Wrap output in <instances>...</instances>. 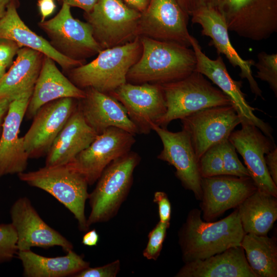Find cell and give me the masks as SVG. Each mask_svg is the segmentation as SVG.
Here are the masks:
<instances>
[{
    "instance_id": "obj_31",
    "label": "cell",
    "mask_w": 277,
    "mask_h": 277,
    "mask_svg": "<svg viewBox=\"0 0 277 277\" xmlns=\"http://www.w3.org/2000/svg\"><path fill=\"white\" fill-rule=\"evenodd\" d=\"M257 56L258 61L254 64L257 69L255 77L267 82L276 96L277 54H268L262 51Z\"/></svg>"
},
{
    "instance_id": "obj_6",
    "label": "cell",
    "mask_w": 277,
    "mask_h": 277,
    "mask_svg": "<svg viewBox=\"0 0 277 277\" xmlns=\"http://www.w3.org/2000/svg\"><path fill=\"white\" fill-rule=\"evenodd\" d=\"M19 179L30 186L41 189L63 204L77 220L80 230L87 231L85 214L88 199V183L85 178L67 165L47 166L18 174Z\"/></svg>"
},
{
    "instance_id": "obj_5",
    "label": "cell",
    "mask_w": 277,
    "mask_h": 277,
    "mask_svg": "<svg viewBox=\"0 0 277 277\" xmlns=\"http://www.w3.org/2000/svg\"><path fill=\"white\" fill-rule=\"evenodd\" d=\"M161 86L167 108L156 124L162 127L206 108L232 105L225 94L195 71L182 80Z\"/></svg>"
},
{
    "instance_id": "obj_34",
    "label": "cell",
    "mask_w": 277,
    "mask_h": 277,
    "mask_svg": "<svg viewBox=\"0 0 277 277\" xmlns=\"http://www.w3.org/2000/svg\"><path fill=\"white\" fill-rule=\"evenodd\" d=\"M16 243V233L12 224H0V263L13 258L17 252Z\"/></svg>"
},
{
    "instance_id": "obj_27",
    "label": "cell",
    "mask_w": 277,
    "mask_h": 277,
    "mask_svg": "<svg viewBox=\"0 0 277 277\" xmlns=\"http://www.w3.org/2000/svg\"><path fill=\"white\" fill-rule=\"evenodd\" d=\"M67 253L65 256L49 258L31 250L17 252L23 267V274L27 277L73 276L89 267L90 263L72 250Z\"/></svg>"
},
{
    "instance_id": "obj_22",
    "label": "cell",
    "mask_w": 277,
    "mask_h": 277,
    "mask_svg": "<svg viewBox=\"0 0 277 277\" xmlns=\"http://www.w3.org/2000/svg\"><path fill=\"white\" fill-rule=\"evenodd\" d=\"M85 96L78 106L88 125L98 135L109 127L123 129L133 135L140 134L123 106L109 94L92 88L84 89Z\"/></svg>"
},
{
    "instance_id": "obj_45",
    "label": "cell",
    "mask_w": 277,
    "mask_h": 277,
    "mask_svg": "<svg viewBox=\"0 0 277 277\" xmlns=\"http://www.w3.org/2000/svg\"><path fill=\"white\" fill-rule=\"evenodd\" d=\"M10 0H0V18L4 15Z\"/></svg>"
},
{
    "instance_id": "obj_11",
    "label": "cell",
    "mask_w": 277,
    "mask_h": 277,
    "mask_svg": "<svg viewBox=\"0 0 277 277\" xmlns=\"http://www.w3.org/2000/svg\"><path fill=\"white\" fill-rule=\"evenodd\" d=\"M135 142L134 135L118 128L109 127L66 165L92 185L110 163L130 152Z\"/></svg>"
},
{
    "instance_id": "obj_30",
    "label": "cell",
    "mask_w": 277,
    "mask_h": 277,
    "mask_svg": "<svg viewBox=\"0 0 277 277\" xmlns=\"http://www.w3.org/2000/svg\"><path fill=\"white\" fill-rule=\"evenodd\" d=\"M241 246L249 265L257 277L277 276V245L275 238L245 233Z\"/></svg>"
},
{
    "instance_id": "obj_15",
    "label": "cell",
    "mask_w": 277,
    "mask_h": 277,
    "mask_svg": "<svg viewBox=\"0 0 277 277\" xmlns=\"http://www.w3.org/2000/svg\"><path fill=\"white\" fill-rule=\"evenodd\" d=\"M241 124V128L233 131L228 139L243 157L257 189L277 197V185L270 176L265 161V155L276 147L274 140L253 124Z\"/></svg>"
},
{
    "instance_id": "obj_1",
    "label": "cell",
    "mask_w": 277,
    "mask_h": 277,
    "mask_svg": "<svg viewBox=\"0 0 277 277\" xmlns=\"http://www.w3.org/2000/svg\"><path fill=\"white\" fill-rule=\"evenodd\" d=\"M142 51L130 68L127 82L163 85L182 80L194 71L192 49L179 44L140 36Z\"/></svg>"
},
{
    "instance_id": "obj_14",
    "label": "cell",
    "mask_w": 277,
    "mask_h": 277,
    "mask_svg": "<svg viewBox=\"0 0 277 277\" xmlns=\"http://www.w3.org/2000/svg\"><path fill=\"white\" fill-rule=\"evenodd\" d=\"M190 40L196 58L194 71L211 80L230 98L232 105L242 120L241 123L253 124L265 135L273 140L272 127L255 115L253 112L255 108L247 103L246 95L241 90L242 82L232 78L222 57L220 55L215 60L209 58L202 51L199 42L194 37L191 35Z\"/></svg>"
},
{
    "instance_id": "obj_21",
    "label": "cell",
    "mask_w": 277,
    "mask_h": 277,
    "mask_svg": "<svg viewBox=\"0 0 277 277\" xmlns=\"http://www.w3.org/2000/svg\"><path fill=\"white\" fill-rule=\"evenodd\" d=\"M33 89L29 88L17 95L11 102L5 116L0 138V177L18 174L26 169L29 158L19 132Z\"/></svg>"
},
{
    "instance_id": "obj_42",
    "label": "cell",
    "mask_w": 277,
    "mask_h": 277,
    "mask_svg": "<svg viewBox=\"0 0 277 277\" xmlns=\"http://www.w3.org/2000/svg\"><path fill=\"white\" fill-rule=\"evenodd\" d=\"M16 96L0 97V138L2 135L4 121L8 111L10 104Z\"/></svg>"
},
{
    "instance_id": "obj_19",
    "label": "cell",
    "mask_w": 277,
    "mask_h": 277,
    "mask_svg": "<svg viewBox=\"0 0 277 277\" xmlns=\"http://www.w3.org/2000/svg\"><path fill=\"white\" fill-rule=\"evenodd\" d=\"M151 129L160 137L163 149L157 158L167 162L175 169V176L183 187L193 192L195 197L202 196L201 176L198 160L188 133L183 129L173 132L156 124H151Z\"/></svg>"
},
{
    "instance_id": "obj_9",
    "label": "cell",
    "mask_w": 277,
    "mask_h": 277,
    "mask_svg": "<svg viewBox=\"0 0 277 277\" xmlns=\"http://www.w3.org/2000/svg\"><path fill=\"white\" fill-rule=\"evenodd\" d=\"M223 14L229 31L252 41L277 31V0H209Z\"/></svg>"
},
{
    "instance_id": "obj_13",
    "label": "cell",
    "mask_w": 277,
    "mask_h": 277,
    "mask_svg": "<svg viewBox=\"0 0 277 277\" xmlns=\"http://www.w3.org/2000/svg\"><path fill=\"white\" fill-rule=\"evenodd\" d=\"M188 14L179 0H150L139 21L138 36L190 47Z\"/></svg>"
},
{
    "instance_id": "obj_36",
    "label": "cell",
    "mask_w": 277,
    "mask_h": 277,
    "mask_svg": "<svg viewBox=\"0 0 277 277\" xmlns=\"http://www.w3.org/2000/svg\"><path fill=\"white\" fill-rule=\"evenodd\" d=\"M120 270V262L116 260L101 267H88L77 273L75 277H115Z\"/></svg>"
},
{
    "instance_id": "obj_25",
    "label": "cell",
    "mask_w": 277,
    "mask_h": 277,
    "mask_svg": "<svg viewBox=\"0 0 277 277\" xmlns=\"http://www.w3.org/2000/svg\"><path fill=\"white\" fill-rule=\"evenodd\" d=\"M97 135L85 121L77 104L47 152L45 166L68 164L88 147Z\"/></svg>"
},
{
    "instance_id": "obj_20",
    "label": "cell",
    "mask_w": 277,
    "mask_h": 277,
    "mask_svg": "<svg viewBox=\"0 0 277 277\" xmlns=\"http://www.w3.org/2000/svg\"><path fill=\"white\" fill-rule=\"evenodd\" d=\"M201 208L205 221H212L237 208L257 188L250 177L221 175L201 179Z\"/></svg>"
},
{
    "instance_id": "obj_12",
    "label": "cell",
    "mask_w": 277,
    "mask_h": 277,
    "mask_svg": "<svg viewBox=\"0 0 277 277\" xmlns=\"http://www.w3.org/2000/svg\"><path fill=\"white\" fill-rule=\"evenodd\" d=\"M196 156L229 137L242 120L232 105L206 108L181 120Z\"/></svg>"
},
{
    "instance_id": "obj_41",
    "label": "cell",
    "mask_w": 277,
    "mask_h": 277,
    "mask_svg": "<svg viewBox=\"0 0 277 277\" xmlns=\"http://www.w3.org/2000/svg\"><path fill=\"white\" fill-rule=\"evenodd\" d=\"M70 7H75L83 9L85 13L91 11L98 0H61Z\"/></svg>"
},
{
    "instance_id": "obj_24",
    "label": "cell",
    "mask_w": 277,
    "mask_h": 277,
    "mask_svg": "<svg viewBox=\"0 0 277 277\" xmlns=\"http://www.w3.org/2000/svg\"><path fill=\"white\" fill-rule=\"evenodd\" d=\"M0 37L6 38L27 47L39 51L52 58L65 72L85 64L73 60L58 53L48 41L32 31L23 22L17 10L15 0H10L4 15L0 18Z\"/></svg>"
},
{
    "instance_id": "obj_28",
    "label": "cell",
    "mask_w": 277,
    "mask_h": 277,
    "mask_svg": "<svg viewBox=\"0 0 277 277\" xmlns=\"http://www.w3.org/2000/svg\"><path fill=\"white\" fill-rule=\"evenodd\" d=\"M44 56L39 51L21 48L15 60L0 81V97L16 96L34 87Z\"/></svg>"
},
{
    "instance_id": "obj_39",
    "label": "cell",
    "mask_w": 277,
    "mask_h": 277,
    "mask_svg": "<svg viewBox=\"0 0 277 277\" xmlns=\"http://www.w3.org/2000/svg\"><path fill=\"white\" fill-rule=\"evenodd\" d=\"M265 163L272 181L277 185V147L265 156Z\"/></svg>"
},
{
    "instance_id": "obj_2",
    "label": "cell",
    "mask_w": 277,
    "mask_h": 277,
    "mask_svg": "<svg viewBox=\"0 0 277 277\" xmlns=\"http://www.w3.org/2000/svg\"><path fill=\"white\" fill-rule=\"evenodd\" d=\"M245 234L237 209L213 222L203 221L201 211L193 209L179 234L183 260L185 263L203 260L240 246Z\"/></svg>"
},
{
    "instance_id": "obj_18",
    "label": "cell",
    "mask_w": 277,
    "mask_h": 277,
    "mask_svg": "<svg viewBox=\"0 0 277 277\" xmlns=\"http://www.w3.org/2000/svg\"><path fill=\"white\" fill-rule=\"evenodd\" d=\"M76 99L66 97L42 106L23 136L24 146L29 158L47 154L55 138L76 107Z\"/></svg>"
},
{
    "instance_id": "obj_17",
    "label": "cell",
    "mask_w": 277,
    "mask_h": 277,
    "mask_svg": "<svg viewBox=\"0 0 277 277\" xmlns=\"http://www.w3.org/2000/svg\"><path fill=\"white\" fill-rule=\"evenodd\" d=\"M10 216L16 233L17 251L55 246L66 252L73 249L72 244L44 221L27 197H19L14 203Z\"/></svg>"
},
{
    "instance_id": "obj_26",
    "label": "cell",
    "mask_w": 277,
    "mask_h": 277,
    "mask_svg": "<svg viewBox=\"0 0 277 277\" xmlns=\"http://www.w3.org/2000/svg\"><path fill=\"white\" fill-rule=\"evenodd\" d=\"M176 277H257L244 249L236 246L203 260L185 263Z\"/></svg>"
},
{
    "instance_id": "obj_29",
    "label": "cell",
    "mask_w": 277,
    "mask_h": 277,
    "mask_svg": "<svg viewBox=\"0 0 277 277\" xmlns=\"http://www.w3.org/2000/svg\"><path fill=\"white\" fill-rule=\"evenodd\" d=\"M237 209L245 233L267 235L277 219L276 197L257 189Z\"/></svg>"
},
{
    "instance_id": "obj_46",
    "label": "cell",
    "mask_w": 277,
    "mask_h": 277,
    "mask_svg": "<svg viewBox=\"0 0 277 277\" xmlns=\"http://www.w3.org/2000/svg\"><path fill=\"white\" fill-rule=\"evenodd\" d=\"M7 68L0 64V81L7 71Z\"/></svg>"
},
{
    "instance_id": "obj_44",
    "label": "cell",
    "mask_w": 277,
    "mask_h": 277,
    "mask_svg": "<svg viewBox=\"0 0 277 277\" xmlns=\"http://www.w3.org/2000/svg\"><path fill=\"white\" fill-rule=\"evenodd\" d=\"M128 6L142 12L145 10L150 0H122Z\"/></svg>"
},
{
    "instance_id": "obj_32",
    "label": "cell",
    "mask_w": 277,
    "mask_h": 277,
    "mask_svg": "<svg viewBox=\"0 0 277 277\" xmlns=\"http://www.w3.org/2000/svg\"><path fill=\"white\" fill-rule=\"evenodd\" d=\"M222 156L224 175L237 177H250L245 166L240 161L236 150L229 141L226 139L219 143Z\"/></svg>"
},
{
    "instance_id": "obj_16",
    "label": "cell",
    "mask_w": 277,
    "mask_h": 277,
    "mask_svg": "<svg viewBox=\"0 0 277 277\" xmlns=\"http://www.w3.org/2000/svg\"><path fill=\"white\" fill-rule=\"evenodd\" d=\"M109 94L123 106L140 134L150 133L151 124H156L166 112L161 85L126 82Z\"/></svg>"
},
{
    "instance_id": "obj_7",
    "label": "cell",
    "mask_w": 277,
    "mask_h": 277,
    "mask_svg": "<svg viewBox=\"0 0 277 277\" xmlns=\"http://www.w3.org/2000/svg\"><path fill=\"white\" fill-rule=\"evenodd\" d=\"M181 6L191 16L192 23L202 27V34L211 39L209 45L214 47L218 55H224L233 67L240 69L241 77L247 79L255 97L264 99L262 91L252 75L251 67L255 61L243 59L232 46L225 18L219 9L209 0H183Z\"/></svg>"
},
{
    "instance_id": "obj_3",
    "label": "cell",
    "mask_w": 277,
    "mask_h": 277,
    "mask_svg": "<svg viewBox=\"0 0 277 277\" xmlns=\"http://www.w3.org/2000/svg\"><path fill=\"white\" fill-rule=\"evenodd\" d=\"M142 51L140 37L126 44L101 50L93 61L67 72L69 80L82 89L110 93L127 82L130 68Z\"/></svg>"
},
{
    "instance_id": "obj_40",
    "label": "cell",
    "mask_w": 277,
    "mask_h": 277,
    "mask_svg": "<svg viewBox=\"0 0 277 277\" xmlns=\"http://www.w3.org/2000/svg\"><path fill=\"white\" fill-rule=\"evenodd\" d=\"M37 6L41 15V22L44 21L46 17L52 14L56 8L53 0H38Z\"/></svg>"
},
{
    "instance_id": "obj_37",
    "label": "cell",
    "mask_w": 277,
    "mask_h": 277,
    "mask_svg": "<svg viewBox=\"0 0 277 277\" xmlns=\"http://www.w3.org/2000/svg\"><path fill=\"white\" fill-rule=\"evenodd\" d=\"M21 48L22 47L13 41L0 37V64L7 68H9Z\"/></svg>"
},
{
    "instance_id": "obj_4",
    "label": "cell",
    "mask_w": 277,
    "mask_h": 277,
    "mask_svg": "<svg viewBox=\"0 0 277 277\" xmlns=\"http://www.w3.org/2000/svg\"><path fill=\"white\" fill-rule=\"evenodd\" d=\"M141 161L136 152L130 151L114 160L103 171L88 199L91 212L87 226L107 222L117 213L130 190L133 174Z\"/></svg>"
},
{
    "instance_id": "obj_38",
    "label": "cell",
    "mask_w": 277,
    "mask_h": 277,
    "mask_svg": "<svg viewBox=\"0 0 277 277\" xmlns=\"http://www.w3.org/2000/svg\"><path fill=\"white\" fill-rule=\"evenodd\" d=\"M154 202L158 206L160 221L170 224L171 214V206L166 193L163 191H156L154 194Z\"/></svg>"
},
{
    "instance_id": "obj_35",
    "label": "cell",
    "mask_w": 277,
    "mask_h": 277,
    "mask_svg": "<svg viewBox=\"0 0 277 277\" xmlns=\"http://www.w3.org/2000/svg\"><path fill=\"white\" fill-rule=\"evenodd\" d=\"M169 225L170 224L163 223L159 221L150 231L148 236V243L143 252V255L145 258L154 261L157 259L166 238L167 229Z\"/></svg>"
},
{
    "instance_id": "obj_8",
    "label": "cell",
    "mask_w": 277,
    "mask_h": 277,
    "mask_svg": "<svg viewBox=\"0 0 277 277\" xmlns=\"http://www.w3.org/2000/svg\"><path fill=\"white\" fill-rule=\"evenodd\" d=\"M141 12L122 0H98L85 13L93 36L102 50L123 45L138 36Z\"/></svg>"
},
{
    "instance_id": "obj_43",
    "label": "cell",
    "mask_w": 277,
    "mask_h": 277,
    "mask_svg": "<svg viewBox=\"0 0 277 277\" xmlns=\"http://www.w3.org/2000/svg\"><path fill=\"white\" fill-rule=\"evenodd\" d=\"M98 240V233L95 229H92L84 234L82 242L85 246H94L97 245Z\"/></svg>"
},
{
    "instance_id": "obj_23",
    "label": "cell",
    "mask_w": 277,
    "mask_h": 277,
    "mask_svg": "<svg viewBox=\"0 0 277 277\" xmlns=\"http://www.w3.org/2000/svg\"><path fill=\"white\" fill-rule=\"evenodd\" d=\"M85 96V90L74 85L59 70L52 58L44 55L25 116L33 118L42 106L52 101L66 97L79 100Z\"/></svg>"
},
{
    "instance_id": "obj_33",
    "label": "cell",
    "mask_w": 277,
    "mask_h": 277,
    "mask_svg": "<svg viewBox=\"0 0 277 277\" xmlns=\"http://www.w3.org/2000/svg\"><path fill=\"white\" fill-rule=\"evenodd\" d=\"M198 167L202 178L224 175L219 143L209 148L201 156Z\"/></svg>"
},
{
    "instance_id": "obj_10",
    "label": "cell",
    "mask_w": 277,
    "mask_h": 277,
    "mask_svg": "<svg viewBox=\"0 0 277 277\" xmlns=\"http://www.w3.org/2000/svg\"><path fill=\"white\" fill-rule=\"evenodd\" d=\"M70 7L63 3L55 16L40 22L38 26L58 53L70 59L86 62L87 58L97 55L102 49L93 36L90 25L74 18Z\"/></svg>"
}]
</instances>
